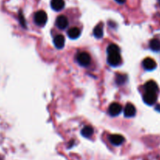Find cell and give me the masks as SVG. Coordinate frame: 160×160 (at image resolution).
Instances as JSON below:
<instances>
[{
    "instance_id": "17",
    "label": "cell",
    "mask_w": 160,
    "mask_h": 160,
    "mask_svg": "<svg viewBox=\"0 0 160 160\" xmlns=\"http://www.w3.org/2000/svg\"><path fill=\"white\" fill-rule=\"evenodd\" d=\"M127 80V76L123 74H117L115 77V82L118 85H122L125 83Z\"/></svg>"
},
{
    "instance_id": "9",
    "label": "cell",
    "mask_w": 160,
    "mask_h": 160,
    "mask_svg": "<svg viewBox=\"0 0 160 160\" xmlns=\"http://www.w3.org/2000/svg\"><path fill=\"white\" fill-rule=\"evenodd\" d=\"M136 115V108L132 104H127L124 108V115L127 118H131Z\"/></svg>"
},
{
    "instance_id": "4",
    "label": "cell",
    "mask_w": 160,
    "mask_h": 160,
    "mask_svg": "<svg viewBox=\"0 0 160 160\" xmlns=\"http://www.w3.org/2000/svg\"><path fill=\"white\" fill-rule=\"evenodd\" d=\"M143 99L145 104L148 105H153L155 104L157 101V93H152V92H145L144 94Z\"/></svg>"
},
{
    "instance_id": "3",
    "label": "cell",
    "mask_w": 160,
    "mask_h": 160,
    "mask_svg": "<svg viewBox=\"0 0 160 160\" xmlns=\"http://www.w3.org/2000/svg\"><path fill=\"white\" fill-rule=\"evenodd\" d=\"M34 21L38 26H44L47 21V14L43 10H39L35 13Z\"/></svg>"
},
{
    "instance_id": "1",
    "label": "cell",
    "mask_w": 160,
    "mask_h": 160,
    "mask_svg": "<svg viewBox=\"0 0 160 160\" xmlns=\"http://www.w3.org/2000/svg\"><path fill=\"white\" fill-rule=\"evenodd\" d=\"M108 63L112 67H116L121 64L122 58L120 55V50L115 44H110L107 49Z\"/></svg>"
},
{
    "instance_id": "16",
    "label": "cell",
    "mask_w": 160,
    "mask_h": 160,
    "mask_svg": "<svg viewBox=\"0 0 160 160\" xmlns=\"http://www.w3.org/2000/svg\"><path fill=\"white\" fill-rule=\"evenodd\" d=\"M81 133L84 138H90L93 133V129L90 126H87L82 129Z\"/></svg>"
},
{
    "instance_id": "6",
    "label": "cell",
    "mask_w": 160,
    "mask_h": 160,
    "mask_svg": "<svg viewBox=\"0 0 160 160\" xmlns=\"http://www.w3.org/2000/svg\"><path fill=\"white\" fill-rule=\"evenodd\" d=\"M56 25L61 30H64V29L67 28L68 26V20L64 15H61V16L58 17L56 20Z\"/></svg>"
},
{
    "instance_id": "10",
    "label": "cell",
    "mask_w": 160,
    "mask_h": 160,
    "mask_svg": "<svg viewBox=\"0 0 160 160\" xmlns=\"http://www.w3.org/2000/svg\"><path fill=\"white\" fill-rule=\"evenodd\" d=\"M50 5L53 10L61 11L64 7V0H51Z\"/></svg>"
},
{
    "instance_id": "2",
    "label": "cell",
    "mask_w": 160,
    "mask_h": 160,
    "mask_svg": "<svg viewBox=\"0 0 160 160\" xmlns=\"http://www.w3.org/2000/svg\"><path fill=\"white\" fill-rule=\"evenodd\" d=\"M77 61L82 67H87L91 62V58L87 52H81L77 55Z\"/></svg>"
},
{
    "instance_id": "5",
    "label": "cell",
    "mask_w": 160,
    "mask_h": 160,
    "mask_svg": "<svg viewBox=\"0 0 160 160\" xmlns=\"http://www.w3.org/2000/svg\"><path fill=\"white\" fill-rule=\"evenodd\" d=\"M122 106L120 105L118 103H112L111 104V105L109 106L108 108V113L109 115H112V116L115 117L117 115H119L122 112Z\"/></svg>"
},
{
    "instance_id": "14",
    "label": "cell",
    "mask_w": 160,
    "mask_h": 160,
    "mask_svg": "<svg viewBox=\"0 0 160 160\" xmlns=\"http://www.w3.org/2000/svg\"><path fill=\"white\" fill-rule=\"evenodd\" d=\"M149 47H150L151 50H153V51H160V40L158 38H153L150 41Z\"/></svg>"
},
{
    "instance_id": "7",
    "label": "cell",
    "mask_w": 160,
    "mask_h": 160,
    "mask_svg": "<svg viewBox=\"0 0 160 160\" xmlns=\"http://www.w3.org/2000/svg\"><path fill=\"white\" fill-rule=\"evenodd\" d=\"M156 66H157L156 62H155L152 58H145V59L143 61V67H144V68L145 69V70H148V71L154 70V69L156 68Z\"/></svg>"
},
{
    "instance_id": "12",
    "label": "cell",
    "mask_w": 160,
    "mask_h": 160,
    "mask_svg": "<svg viewBox=\"0 0 160 160\" xmlns=\"http://www.w3.org/2000/svg\"><path fill=\"white\" fill-rule=\"evenodd\" d=\"M64 42H65V38L62 35H57L53 39L54 46L58 49H62L64 47Z\"/></svg>"
},
{
    "instance_id": "11",
    "label": "cell",
    "mask_w": 160,
    "mask_h": 160,
    "mask_svg": "<svg viewBox=\"0 0 160 160\" xmlns=\"http://www.w3.org/2000/svg\"><path fill=\"white\" fill-rule=\"evenodd\" d=\"M144 90H145V92L157 93L158 90V88L156 82H154V81H148V82H146V84L144 85Z\"/></svg>"
},
{
    "instance_id": "19",
    "label": "cell",
    "mask_w": 160,
    "mask_h": 160,
    "mask_svg": "<svg viewBox=\"0 0 160 160\" xmlns=\"http://www.w3.org/2000/svg\"><path fill=\"white\" fill-rule=\"evenodd\" d=\"M115 2L119 4H123L126 2V0H115Z\"/></svg>"
},
{
    "instance_id": "8",
    "label": "cell",
    "mask_w": 160,
    "mask_h": 160,
    "mask_svg": "<svg viewBox=\"0 0 160 160\" xmlns=\"http://www.w3.org/2000/svg\"><path fill=\"white\" fill-rule=\"evenodd\" d=\"M109 141L114 145H120L123 143V141H125L122 135L119 134H112L109 137Z\"/></svg>"
},
{
    "instance_id": "15",
    "label": "cell",
    "mask_w": 160,
    "mask_h": 160,
    "mask_svg": "<svg viewBox=\"0 0 160 160\" xmlns=\"http://www.w3.org/2000/svg\"><path fill=\"white\" fill-rule=\"evenodd\" d=\"M103 34H104V32H103V25L101 24H98L95 27L94 30H93V35L97 38H102Z\"/></svg>"
},
{
    "instance_id": "13",
    "label": "cell",
    "mask_w": 160,
    "mask_h": 160,
    "mask_svg": "<svg viewBox=\"0 0 160 160\" xmlns=\"http://www.w3.org/2000/svg\"><path fill=\"white\" fill-rule=\"evenodd\" d=\"M80 34H81V32H80L79 28H72L68 32V35L72 39L78 38L80 36Z\"/></svg>"
},
{
    "instance_id": "18",
    "label": "cell",
    "mask_w": 160,
    "mask_h": 160,
    "mask_svg": "<svg viewBox=\"0 0 160 160\" xmlns=\"http://www.w3.org/2000/svg\"><path fill=\"white\" fill-rule=\"evenodd\" d=\"M19 17H20V21H21V24H22V26L25 27V21H24V17H23L22 13H20Z\"/></svg>"
}]
</instances>
